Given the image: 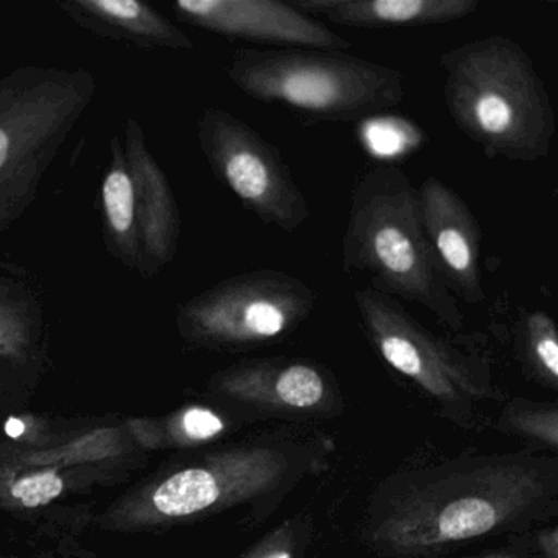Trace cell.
Instances as JSON below:
<instances>
[{"label": "cell", "mask_w": 558, "mask_h": 558, "mask_svg": "<svg viewBox=\"0 0 558 558\" xmlns=\"http://www.w3.org/2000/svg\"><path fill=\"white\" fill-rule=\"evenodd\" d=\"M293 554H295V535L290 529L282 527L267 535L243 558H293Z\"/></svg>", "instance_id": "7402d4cb"}, {"label": "cell", "mask_w": 558, "mask_h": 558, "mask_svg": "<svg viewBox=\"0 0 558 558\" xmlns=\"http://www.w3.org/2000/svg\"><path fill=\"white\" fill-rule=\"evenodd\" d=\"M361 125V140L377 156L403 155L417 143V130L397 117H378Z\"/></svg>", "instance_id": "d6986e66"}, {"label": "cell", "mask_w": 558, "mask_h": 558, "mask_svg": "<svg viewBox=\"0 0 558 558\" xmlns=\"http://www.w3.org/2000/svg\"><path fill=\"white\" fill-rule=\"evenodd\" d=\"M316 293L282 270L260 269L228 277L179 306L185 341L207 348H246L274 341L312 316Z\"/></svg>", "instance_id": "52a82bcc"}, {"label": "cell", "mask_w": 558, "mask_h": 558, "mask_svg": "<svg viewBox=\"0 0 558 558\" xmlns=\"http://www.w3.org/2000/svg\"><path fill=\"white\" fill-rule=\"evenodd\" d=\"M303 14L351 28L423 27L469 17L478 0H295Z\"/></svg>", "instance_id": "5bb4252c"}, {"label": "cell", "mask_w": 558, "mask_h": 558, "mask_svg": "<svg viewBox=\"0 0 558 558\" xmlns=\"http://www.w3.org/2000/svg\"><path fill=\"white\" fill-rule=\"evenodd\" d=\"M172 8L185 24L234 40L341 53L352 48L322 22L277 0H179Z\"/></svg>", "instance_id": "30bf717a"}, {"label": "cell", "mask_w": 558, "mask_h": 558, "mask_svg": "<svg viewBox=\"0 0 558 558\" xmlns=\"http://www.w3.org/2000/svg\"><path fill=\"white\" fill-rule=\"evenodd\" d=\"M524 349L532 367L548 384L558 380V335L554 319L545 312H532L524 319Z\"/></svg>", "instance_id": "ac0fdd59"}, {"label": "cell", "mask_w": 558, "mask_h": 558, "mask_svg": "<svg viewBox=\"0 0 558 558\" xmlns=\"http://www.w3.org/2000/svg\"><path fill=\"white\" fill-rule=\"evenodd\" d=\"M439 64L450 119L488 158H547L557 119L547 87L521 45L492 35L447 51Z\"/></svg>", "instance_id": "6da1fadb"}, {"label": "cell", "mask_w": 558, "mask_h": 558, "mask_svg": "<svg viewBox=\"0 0 558 558\" xmlns=\"http://www.w3.org/2000/svg\"><path fill=\"white\" fill-rule=\"evenodd\" d=\"M551 489L547 466L532 460L463 466L408 493L381 519L377 538L403 551L470 541L527 518Z\"/></svg>", "instance_id": "3957f363"}, {"label": "cell", "mask_w": 558, "mask_h": 558, "mask_svg": "<svg viewBox=\"0 0 558 558\" xmlns=\"http://www.w3.org/2000/svg\"><path fill=\"white\" fill-rule=\"evenodd\" d=\"M5 390V380H4V377H2V375H0V395H2V391Z\"/></svg>", "instance_id": "603a6c76"}, {"label": "cell", "mask_w": 558, "mask_h": 558, "mask_svg": "<svg viewBox=\"0 0 558 558\" xmlns=\"http://www.w3.org/2000/svg\"><path fill=\"white\" fill-rule=\"evenodd\" d=\"M365 332L390 367L446 403L482 391L483 367L424 328L398 300L371 287L354 293Z\"/></svg>", "instance_id": "9c48e42d"}, {"label": "cell", "mask_w": 558, "mask_h": 558, "mask_svg": "<svg viewBox=\"0 0 558 558\" xmlns=\"http://www.w3.org/2000/svg\"><path fill=\"white\" fill-rule=\"evenodd\" d=\"M342 269L367 277L375 292L423 306L447 328H463L462 310L421 223L417 189L400 169L372 168L355 184Z\"/></svg>", "instance_id": "7a4b0ae2"}, {"label": "cell", "mask_w": 558, "mask_h": 558, "mask_svg": "<svg viewBox=\"0 0 558 558\" xmlns=\"http://www.w3.org/2000/svg\"><path fill=\"white\" fill-rule=\"evenodd\" d=\"M94 94L84 71L24 70L0 83V230L31 204Z\"/></svg>", "instance_id": "5b68a950"}, {"label": "cell", "mask_w": 558, "mask_h": 558, "mask_svg": "<svg viewBox=\"0 0 558 558\" xmlns=\"http://www.w3.org/2000/svg\"><path fill=\"white\" fill-rule=\"evenodd\" d=\"M123 151L132 174L143 277L151 279L178 254L181 215L169 179L149 151L145 132L135 119H126Z\"/></svg>", "instance_id": "7c38bea8"}, {"label": "cell", "mask_w": 558, "mask_h": 558, "mask_svg": "<svg viewBox=\"0 0 558 558\" xmlns=\"http://www.w3.org/2000/svg\"><path fill=\"white\" fill-rule=\"evenodd\" d=\"M215 390L234 400L286 410H313L328 397V380L315 365L259 361L234 365L215 377Z\"/></svg>", "instance_id": "4fadbf2b"}, {"label": "cell", "mask_w": 558, "mask_h": 558, "mask_svg": "<svg viewBox=\"0 0 558 558\" xmlns=\"http://www.w3.org/2000/svg\"><path fill=\"white\" fill-rule=\"evenodd\" d=\"M512 427L557 446V413L555 411H522L511 417Z\"/></svg>", "instance_id": "44dd1931"}, {"label": "cell", "mask_w": 558, "mask_h": 558, "mask_svg": "<svg viewBox=\"0 0 558 558\" xmlns=\"http://www.w3.org/2000/svg\"><path fill=\"white\" fill-rule=\"evenodd\" d=\"M227 76L257 102L329 122L371 119L404 99L401 71L341 51L247 48L233 54Z\"/></svg>", "instance_id": "277c9868"}, {"label": "cell", "mask_w": 558, "mask_h": 558, "mask_svg": "<svg viewBox=\"0 0 558 558\" xmlns=\"http://www.w3.org/2000/svg\"><path fill=\"white\" fill-rule=\"evenodd\" d=\"M276 449H233L130 493L104 515L113 531H142L217 511L276 488L289 472Z\"/></svg>", "instance_id": "8992f818"}, {"label": "cell", "mask_w": 558, "mask_h": 558, "mask_svg": "<svg viewBox=\"0 0 558 558\" xmlns=\"http://www.w3.org/2000/svg\"><path fill=\"white\" fill-rule=\"evenodd\" d=\"M100 198L107 250L123 266L143 277L142 251L133 215L132 174L119 136H113L110 145V162L104 175Z\"/></svg>", "instance_id": "2e32d148"}, {"label": "cell", "mask_w": 558, "mask_h": 558, "mask_svg": "<svg viewBox=\"0 0 558 558\" xmlns=\"http://www.w3.org/2000/svg\"><path fill=\"white\" fill-rule=\"evenodd\" d=\"M28 290L0 280V361L28 367L37 355L40 315Z\"/></svg>", "instance_id": "e0dca14e"}, {"label": "cell", "mask_w": 558, "mask_h": 558, "mask_svg": "<svg viewBox=\"0 0 558 558\" xmlns=\"http://www.w3.org/2000/svg\"><path fill=\"white\" fill-rule=\"evenodd\" d=\"M61 8L80 24L90 25L104 35L130 40L142 48H194L181 28L138 0H76L61 4Z\"/></svg>", "instance_id": "9a60e30c"}, {"label": "cell", "mask_w": 558, "mask_h": 558, "mask_svg": "<svg viewBox=\"0 0 558 558\" xmlns=\"http://www.w3.org/2000/svg\"><path fill=\"white\" fill-rule=\"evenodd\" d=\"M421 223L442 267L450 292L469 305L485 302L482 283V230L463 198L437 178L417 189Z\"/></svg>", "instance_id": "8fae6325"}, {"label": "cell", "mask_w": 558, "mask_h": 558, "mask_svg": "<svg viewBox=\"0 0 558 558\" xmlns=\"http://www.w3.org/2000/svg\"><path fill=\"white\" fill-rule=\"evenodd\" d=\"M225 430V421L215 411L194 407L175 414L168 424V437L172 444L191 446L207 442L220 436Z\"/></svg>", "instance_id": "ffe728a7"}, {"label": "cell", "mask_w": 558, "mask_h": 558, "mask_svg": "<svg viewBox=\"0 0 558 558\" xmlns=\"http://www.w3.org/2000/svg\"><path fill=\"white\" fill-rule=\"evenodd\" d=\"M483 558H514V557H509V555H488V557H483Z\"/></svg>", "instance_id": "cb8c5ba5"}, {"label": "cell", "mask_w": 558, "mask_h": 558, "mask_svg": "<svg viewBox=\"0 0 558 558\" xmlns=\"http://www.w3.org/2000/svg\"><path fill=\"white\" fill-rule=\"evenodd\" d=\"M198 143L218 181L263 223L295 233L310 205L279 149L250 123L217 107L198 120Z\"/></svg>", "instance_id": "ba28073f"}]
</instances>
